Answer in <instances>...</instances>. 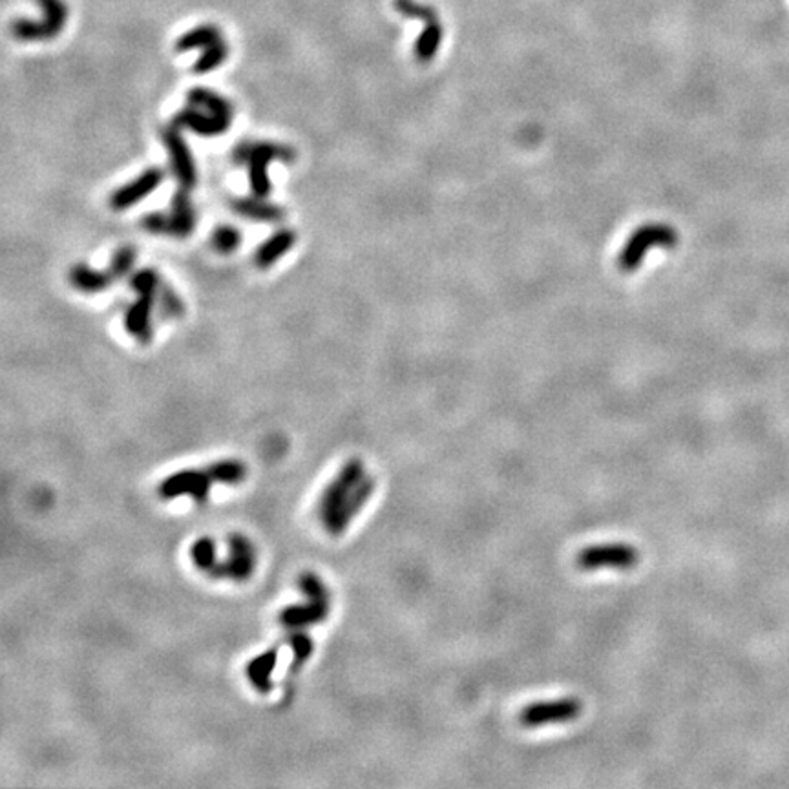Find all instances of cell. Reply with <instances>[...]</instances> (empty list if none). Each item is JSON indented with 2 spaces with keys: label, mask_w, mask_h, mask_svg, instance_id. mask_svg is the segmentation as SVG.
<instances>
[{
  "label": "cell",
  "mask_w": 789,
  "mask_h": 789,
  "mask_svg": "<svg viewBox=\"0 0 789 789\" xmlns=\"http://www.w3.org/2000/svg\"><path fill=\"white\" fill-rule=\"evenodd\" d=\"M190 559L197 570L205 572L207 576H213L220 563L216 541L213 538L195 540L190 547Z\"/></svg>",
  "instance_id": "22"
},
{
  "label": "cell",
  "mask_w": 789,
  "mask_h": 789,
  "mask_svg": "<svg viewBox=\"0 0 789 789\" xmlns=\"http://www.w3.org/2000/svg\"><path fill=\"white\" fill-rule=\"evenodd\" d=\"M134 263H136V249L134 247H121L119 250H115L108 271L113 275L115 280H119L132 271Z\"/></svg>",
  "instance_id": "28"
},
{
  "label": "cell",
  "mask_w": 789,
  "mask_h": 789,
  "mask_svg": "<svg viewBox=\"0 0 789 789\" xmlns=\"http://www.w3.org/2000/svg\"><path fill=\"white\" fill-rule=\"evenodd\" d=\"M70 282L77 291L85 295H97L108 289L115 282V278L110 271L103 273L85 266V263H77V266H74L70 271Z\"/></svg>",
  "instance_id": "18"
},
{
  "label": "cell",
  "mask_w": 789,
  "mask_h": 789,
  "mask_svg": "<svg viewBox=\"0 0 789 789\" xmlns=\"http://www.w3.org/2000/svg\"><path fill=\"white\" fill-rule=\"evenodd\" d=\"M305 602L302 603H293L289 607H286L280 616L278 621L284 629L291 630H305L313 625H318L322 621H325L327 614H329V607H331V602H322V600H309L304 598Z\"/></svg>",
  "instance_id": "12"
},
{
  "label": "cell",
  "mask_w": 789,
  "mask_h": 789,
  "mask_svg": "<svg viewBox=\"0 0 789 789\" xmlns=\"http://www.w3.org/2000/svg\"><path fill=\"white\" fill-rule=\"evenodd\" d=\"M130 286L138 293H147V291L158 293L159 287L163 286V282H161V277L154 269H143V271H138L136 275L130 277Z\"/></svg>",
  "instance_id": "31"
},
{
  "label": "cell",
  "mask_w": 789,
  "mask_h": 789,
  "mask_svg": "<svg viewBox=\"0 0 789 789\" xmlns=\"http://www.w3.org/2000/svg\"><path fill=\"white\" fill-rule=\"evenodd\" d=\"M376 488L360 458H349L339 474L327 483L316 504L322 529L333 538L342 536L371 499Z\"/></svg>",
  "instance_id": "1"
},
{
  "label": "cell",
  "mask_w": 789,
  "mask_h": 789,
  "mask_svg": "<svg viewBox=\"0 0 789 789\" xmlns=\"http://www.w3.org/2000/svg\"><path fill=\"white\" fill-rule=\"evenodd\" d=\"M37 5L42 10V19L15 21L12 24V33L15 39L23 42L50 41L64 30L66 21H68V6H66L64 0H37Z\"/></svg>",
  "instance_id": "3"
},
{
  "label": "cell",
  "mask_w": 789,
  "mask_h": 789,
  "mask_svg": "<svg viewBox=\"0 0 789 789\" xmlns=\"http://www.w3.org/2000/svg\"><path fill=\"white\" fill-rule=\"evenodd\" d=\"M277 666H278V648L275 647L252 658L245 667V676L258 693L266 694L273 689V673Z\"/></svg>",
  "instance_id": "17"
},
{
  "label": "cell",
  "mask_w": 789,
  "mask_h": 789,
  "mask_svg": "<svg viewBox=\"0 0 789 789\" xmlns=\"http://www.w3.org/2000/svg\"><path fill=\"white\" fill-rule=\"evenodd\" d=\"M231 209L252 222L261 223H280L286 220V209L280 205L266 202V197H238V200L231 202Z\"/></svg>",
  "instance_id": "15"
},
{
  "label": "cell",
  "mask_w": 789,
  "mask_h": 789,
  "mask_svg": "<svg viewBox=\"0 0 789 789\" xmlns=\"http://www.w3.org/2000/svg\"><path fill=\"white\" fill-rule=\"evenodd\" d=\"M214 483L216 481L209 468H186L165 477L158 486V494L165 501L188 497L197 504H204L207 503Z\"/></svg>",
  "instance_id": "4"
},
{
  "label": "cell",
  "mask_w": 789,
  "mask_h": 789,
  "mask_svg": "<svg viewBox=\"0 0 789 789\" xmlns=\"http://www.w3.org/2000/svg\"><path fill=\"white\" fill-rule=\"evenodd\" d=\"M394 10H397L406 19H417V21H428L437 17V12L431 6L421 5L417 0H394Z\"/></svg>",
  "instance_id": "29"
},
{
  "label": "cell",
  "mask_w": 789,
  "mask_h": 789,
  "mask_svg": "<svg viewBox=\"0 0 789 789\" xmlns=\"http://www.w3.org/2000/svg\"><path fill=\"white\" fill-rule=\"evenodd\" d=\"M296 243V232L291 229H280L271 238L263 241L254 252V263L258 269H269L284 258Z\"/></svg>",
  "instance_id": "16"
},
{
  "label": "cell",
  "mask_w": 789,
  "mask_h": 789,
  "mask_svg": "<svg viewBox=\"0 0 789 789\" xmlns=\"http://www.w3.org/2000/svg\"><path fill=\"white\" fill-rule=\"evenodd\" d=\"M158 293H154V291L140 293V298L130 305V309L126 311V316H124V329L128 331V335L138 339L145 346L150 344V340H152L150 316L154 311V302L158 298Z\"/></svg>",
  "instance_id": "13"
},
{
  "label": "cell",
  "mask_w": 789,
  "mask_h": 789,
  "mask_svg": "<svg viewBox=\"0 0 789 789\" xmlns=\"http://www.w3.org/2000/svg\"><path fill=\"white\" fill-rule=\"evenodd\" d=\"M213 247L216 252L220 254H232L238 250L240 243H241V232L240 229L232 227V225H222L214 231L213 234Z\"/></svg>",
  "instance_id": "26"
},
{
  "label": "cell",
  "mask_w": 789,
  "mask_h": 789,
  "mask_svg": "<svg viewBox=\"0 0 789 789\" xmlns=\"http://www.w3.org/2000/svg\"><path fill=\"white\" fill-rule=\"evenodd\" d=\"M211 476L214 477L216 483L220 485H240L245 481L247 477V467L241 463L240 458H223V460H216V463L207 467Z\"/></svg>",
  "instance_id": "23"
},
{
  "label": "cell",
  "mask_w": 789,
  "mask_h": 789,
  "mask_svg": "<svg viewBox=\"0 0 789 789\" xmlns=\"http://www.w3.org/2000/svg\"><path fill=\"white\" fill-rule=\"evenodd\" d=\"M141 225H143V229H147L152 234L168 236V214L152 213L141 220Z\"/></svg>",
  "instance_id": "32"
},
{
  "label": "cell",
  "mask_w": 789,
  "mask_h": 789,
  "mask_svg": "<svg viewBox=\"0 0 789 789\" xmlns=\"http://www.w3.org/2000/svg\"><path fill=\"white\" fill-rule=\"evenodd\" d=\"M159 136L167 147L174 177L177 179L181 188L192 190L197 183V170H195L192 152H190L186 141L183 140V136L179 134V128L174 124L168 128H163Z\"/></svg>",
  "instance_id": "9"
},
{
  "label": "cell",
  "mask_w": 789,
  "mask_h": 789,
  "mask_svg": "<svg viewBox=\"0 0 789 789\" xmlns=\"http://www.w3.org/2000/svg\"><path fill=\"white\" fill-rule=\"evenodd\" d=\"M227 57H229V46H227L225 41H220V42H216V44H213V46L202 50L200 59H197V60L194 62V66H192V72H194L195 76H205V74H211V72H214V70L220 68V66L227 60Z\"/></svg>",
  "instance_id": "24"
},
{
  "label": "cell",
  "mask_w": 789,
  "mask_h": 789,
  "mask_svg": "<svg viewBox=\"0 0 789 789\" xmlns=\"http://www.w3.org/2000/svg\"><path fill=\"white\" fill-rule=\"evenodd\" d=\"M298 586H300V592L304 594V598L331 602V596H329V590H327L323 579L320 576H316L314 572L302 574L300 581H298Z\"/></svg>",
  "instance_id": "27"
},
{
  "label": "cell",
  "mask_w": 789,
  "mask_h": 789,
  "mask_svg": "<svg viewBox=\"0 0 789 789\" xmlns=\"http://www.w3.org/2000/svg\"><path fill=\"white\" fill-rule=\"evenodd\" d=\"M223 39V32L216 26V24H200L192 30H188L186 33H183L177 41L174 50L177 53H186L192 50H205Z\"/></svg>",
  "instance_id": "19"
},
{
  "label": "cell",
  "mask_w": 789,
  "mask_h": 789,
  "mask_svg": "<svg viewBox=\"0 0 789 789\" xmlns=\"http://www.w3.org/2000/svg\"><path fill=\"white\" fill-rule=\"evenodd\" d=\"M232 159L234 163L247 167L252 195L266 197L268 200L273 188L269 179V165L277 159L282 163H295L296 152L287 145H278L271 141H250L241 143L232 152Z\"/></svg>",
  "instance_id": "2"
},
{
  "label": "cell",
  "mask_w": 789,
  "mask_h": 789,
  "mask_svg": "<svg viewBox=\"0 0 789 789\" xmlns=\"http://www.w3.org/2000/svg\"><path fill=\"white\" fill-rule=\"evenodd\" d=\"M639 561V552L632 545H594L577 552L576 567L585 572H594L600 568H620L627 570L636 567Z\"/></svg>",
  "instance_id": "7"
},
{
  "label": "cell",
  "mask_w": 789,
  "mask_h": 789,
  "mask_svg": "<svg viewBox=\"0 0 789 789\" xmlns=\"http://www.w3.org/2000/svg\"><path fill=\"white\" fill-rule=\"evenodd\" d=\"M583 711L579 698H559L549 702H536L526 705L519 712V723L522 728H541L552 723H565L576 720Z\"/></svg>",
  "instance_id": "8"
},
{
  "label": "cell",
  "mask_w": 789,
  "mask_h": 789,
  "mask_svg": "<svg viewBox=\"0 0 789 789\" xmlns=\"http://www.w3.org/2000/svg\"><path fill=\"white\" fill-rule=\"evenodd\" d=\"M186 97H188V103H190L192 106L204 108V110H207V112H213V113L223 115V117H229V119L234 117V106H232V103H231L227 97L220 95L218 92H214V90H211V88H205V86H195V88H192V90L188 92Z\"/></svg>",
  "instance_id": "21"
},
{
  "label": "cell",
  "mask_w": 789,
  "mask_h": 789,
  "mask_svg": "<svg viewBox=\"0 0 789 789\" xmlns=\"http://www.w3.org/2000/svg\"><path fill=\"white\" fill-rule=\"evenodd\" d=\"M287 643L293 650V664L289 667V676L298 675V671L307 664L313 654V639L305 630H291Z\"/></svg>",
  "instance_id": "25"
},
{
  "label": "cell",
  "mask_w": 789,
  "mask_h": 789,
  "mask_svg": "<svg viewBox=\"0 0 789 789\" xmlns=\"http://www.w3.org/2000/svg\"><path fill=\"white\" fill-rule=\"evenodd\" d=\"M231 122H232V119H229V117L207 112L204 108H197L192 104L188 108L181 110L179 113H176L174 121H172V124L177 126L179 130L186 128V130L194 132L195 136H202V138L223 136L225 132L231 128Z\"/></svg>",
  "instance_id": "11"
},
{
  "label": "cell",
  "mask_w": 789,
  "mask_h": 789,
  "mask_svg": "<svg viewBox=\"0 0 789 789\" xmlns=\"http://www.w3.org/2000/svg\"><path fill=\"white\" fill-rule=\"evenodd\" d=\"M165 179V170L152 167L141 172L134 181L122 185L121 188L113 190L110 195V207L112 211H128L134 205H138L147 195H150Z\"/></svg>",
  "instance_id": "10"
},
{
  "label": "cell",
  "mask_w": 789,
  "mask_h": 789,
  "mask_svg": "<svg viewBox=\"0 0 789 789\" xmlns=\"http://www.w3.org/2000/svg\"><path fill=\"white\" fill-rule=\"evenodd\" d=\"M190 190L181 188L172 197V211L168 214V236L188 238L195 227V211L190 202Z\"/></svg>",
  "instance_id": "14"
},
{
  "label": "cell",
  "mask_w": 789,
  "mask_h": 789,
  "mask_svg": "<svg viewBox=\"0 0 789 789\" xmlns=\"http://www.w3.org/2000/svg\"><path fill=\"white\" fill-rule=\"evenodd\" d=\"M158 298H159V304H161V313H163V316H168V318H177V316H181L183 313H185V304H183V300L176 295V291H172L168 286H161V289H159V293H158Z\"/></svg>",
  "instance_id": "30"
},
{
  "label": "cell",
  "mask_w": 789,
  "mask_h": 789,
  "mask_svg": "<svg viewBox=\"0 0 789 789\" xmlns=\"http://www.w3.org/2000/svg\"><path fill=\"white\" fill-rule=\"evenodd\" d=\"M442 37H444V30H442V23L437 17L424 21V28L421 32V35L415 41V48L413 53L417 57L419 62H431L433 57L437 55V51L440 50L442 44Z\"/></svg>",
  "instance_id": "20"
},
{
  "label": "cell",
  "mask_w": 789,
  "mask_h": 789,
  "mask_svg": "<svg viewBox=\"0 0 789 789\" xmlns=\"http://www.w3.org/2000/svg\"><path fill=\"white\" fill-rule=\"evenodd\" d=\"M258 563L256 547L243 534H231L227 538V552L225 558H220V563L211 576L213 579H231V581H247Z\"/></svg>",
  "instance_id": "6"
},
{
  "label": "cell",
  "mask_w": 789,
  "mask_h": 789,
  "mask_svg": "<svg viewBox=\"0 0 789 789\" xmlns=\"http://www.w3.org/2000/svg\"><path fill=\"white\" fill-rule=\"evenodd\" d=\"M678 241V234L669 225H647L634 232V236L625 243L621 254H620V269L625 273H630L639 268L641 259L650 250L648 247H671Z\"/></svg>",
  "instance_id": "5"
}]
</instances>
